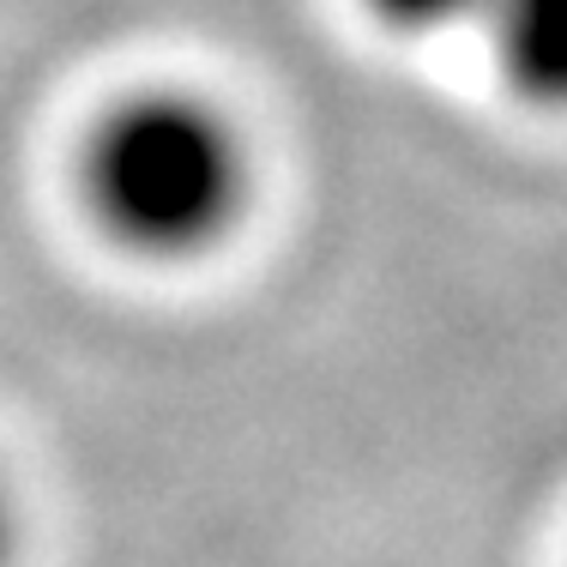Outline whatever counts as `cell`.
Instances as JSON below:
<instances>
[{
    "label": "cell",
    "instance_id": "3957f363",
    "mask_svg": "<svg viewBox=\"0 0 567 567\" xmlns=\"http://www.w3.org/2000/svg\"><path fill=\"white\" fill-rule=\"evenodd\" d=\"M386 24H404V31H435V24H453V19H471L477 0H369Z\"/></svg>",
    "mask_w": 567,
    "mask_h": 567
},
{
    "label": "cell",
    "instance_id": "7a4b0ae2",
    "mask_svg": "<svg viewBox=\"0 0 567 567\" xmlns=\"http://www.w3.org/2000/svg\"><path fill=\"white\" fill-rule=\"evenodd\" d=\"M471 12L489 24L495 61L513 91L549 97L561 85V0H477Z\"/></svg>",
    "mask_w": 567,
    "mask_h": 567
},
{
    "label": "cell",
    "instance_id": "6da1fadb",
    "mask_svg": "<svg viewBox=\"0 0 567 567\" xmlns=\"http://www.w3.org/2000/svg\"><path fill=\"white\" fill-rule=\"evenodd\" d=\"M248 164L236 127L182 91L127 97L85 152V199L140 254H194L241 212Z\"/></svg>",
    "mask_w": 567,
    "mask_h": 567
},
{
    "label": "cell",
    "instance_id": "277c9868",
    "mask_svg": "<svg viewBox=\"0 0 567 567\" xmlns=\"http://www.w3.org/2000/svg\"><path fill=\"white\" fill-rule=\"evenodd\" d=\"M0 561H7V507H0Z\"/></svg>",
    "mask_w": 567,
    "mask_h": 567
}]
</instances>
